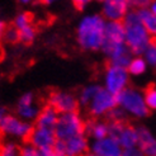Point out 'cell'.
Returning <instances> with one entry per match:
<instances>
[{"label":"cell","mask_w":156,"mask_h":156,"mask_svg":"<svg viewBox=\"0 0 156 156\" xmlns=\"http://www.w3.org/2000/svg\"><path fill=\"white\" fill-rule=\"evenodd\" d=\"M79 105L87 109L91 118L103 119L117 107L115 95L107 91L99 84H88L77 93Z\"/></svg>","instance_id":"6da1fadb"},{"label":"cell","mask_w":156,"mask_h":156,"mask_svg":"<svg viewBox=\"0 0 156 156\" xmlns=\"http://www.w3.org/2000/svg\"><path fill=\"white\" fill-rule=\"evenodd\" d=\"M109 64L127 67L133 55L127 48L124 42V30L122 22H107L104 29V40L102 48Z\"/></svg>","instance_id":"7a4b0ae2"},{"label":"cell","mask_w":156,"mask_h":156,"mask_svg":"<svg viewBox=\"0 0 156 156\" xmlns=\"http://www.w3.org/2000/svg\"><path fill=\"white\" fill-rule=\"evenodd\" d=\"M105 19L99 13L85 14L76 26V43L87 52H97L102 48L104 40Z\"/></svg>","instance_id":"3957f363"},{"label":"cell","mask_w":156,"mask_h":156,"mask_svg":"<svg viewBox=\"0 0 156 156\" xmlns=\"http://www.w3.org/2000/svg\"><path fill=\"white\" fill-rule=\"evenodd\" d=\"M124 42L133 56H142L146 48L152 43V37L144 27L136 10H129L122 20Z\"/></svg>","instance_id":"277c9868"},{"label":"cell","mask_w":156,"mask_h":156,"mask_svg":"<svg viewBox=\"0 0 156 156\" xmlns=\"http://www.w3.org/2000/svg\"><path fill=\"white\" fill-rule=\"evenodd\" d=\"M117 107L121 108L127 117L135 119H144L149 115L150 111L146 105L144 91L137 88L128 87L118 95H115Z\"/></svg>","instance_id":"5b68a950"},{"label":"cell","mask_w":156,"mask_h":156,"mask_svg":"<svg viewBox=\"0 0 156 156\" xmlns=\"http://www.w3.org/2000/svg\"><path fill=\"white\" fill-rule=\"evenodd\" d=\"M85 124H87V121L79 112L60 114L56 127H55L56 141L64 142L76 136L85 135Z\"/></svg>","instance_id":"8992f818"},{"label":"cell","mask_w":156,"mask_h":156,"mask_svg":"<svg viewBox=\"0 0 156 156\" xmlns=\"http://www.w3.org/2000/svg\"><path fill=\"white\" fill-rule=\"evenodd\" d=\"M129 74L126 67L108 64L103 71L102 87L113 95H118L121 91L129 87Z\"/></svg>","instance_id":"52a82bcc"},{"label":"cell","mask_w":156,"mask_h":156,"mask_svg":"<svg viewBox=\"0 0 156 156\" xmlns=\"http://www.w3.org/2000/svg\"><path fill=\"white\" fill-rule=\"evenodd\" d=\"M33 129V124L30 122L23 121L17 114L8 113L2 123H0V133L4 137L14 140H28L30 132Z\"/></svg>","instance_id":"ba28073f"},{"label":"cell","mask_w":156,"mask_h":156,"mask_svg":"<svg viewBox=\"0 0 156 156\" xmlns=\"http://www.w3.org/2000/svg\"><path fill=\"white\" fill-rule=\"evenodd\" d=\"M47 105L52 107L58 114L77 112L79 100L77 97L67 90H53L47 97Z\"/></svg>","instance_id":"9c48e42d"},{"label":"cell","mask_w":156,"mask_h":156,"mask_svg":"<svg viewBox=\"0 0 156 156\" xmlns=\"http://www.w3.org/2000/svg\"><path fill=\"white\" fill-rule=\"evenodd\" d=\"M109 136H112L119 144L122 150L135 147L137 144V131L132 124L123 123H111L109 122Z\"/></svg>","instance_id":"30bf717a"},{"label":"cell","mask_w":156,"mask_h":156,"mask_svg":"<svg viewBox=\"0 0 156 156\" xmlns=\"http://www.w3.org/2000/svg\"><path fill=\"white\" fill-rule=\"evenodd\" d=\"M89 146L90 140L85 133L70 138L64 142L56 141L53 150L62 156H85L89 152Z\"/></svg>","instance_id":"8fae6325"},{"label":"cell","mask_w":156,"mask_h":156,"mask_svg":"<svg viewBox=\"0 0 156 156\" xmlns=\"http://www.w3.org/2000/svg\"><path fill=\"white\" fill-rule=\"evenodd\" d=\"M13 27L18 30L19 42L23 44L33 43L37 37V29L33 24L32 15L27 12H22L15 15L13 20Z\"/></svg>","instance_id":"7c38bea8"},{"label":"cell","mask_w":156,"mask_h":156,"mask_svg":"<svg viewBox=\"0 0 156 156\" xmlns=\"http://www.w3.org/2000/svg\"><path fill=\"white\" fill-rule=\"evenodd\" d=\"M40 109L41 107L36 102V95L33 93L27 91L19 97L17 104H15V114L23 121L32 123L36 121Z\"/></svg>","instance_id":"4fadbf2b"},{"label":"cell","mask_w":156,"mask_h":156,"mask_svg":"<svg viewBox=\"0 0 156 156\" xmlns=\"http://www.w3.org/2000/svg\"><path fill=\"white\" fill-rule=\"evenodd\" d=\"M131 10L124 0H102L100 2V15L105 22H122Z\"/></svg>","instance_id":"5bb4252c"},{"label":"cell","mask_w":156,"mask_h":156,"mask_svg":"<svg viewBox=\"0 0 156 156\" xmlns=\"http://www.w3.org/2000/svg\"><path fill=\"white\" fill-rule=\"evenodd\" d=\"M28 144H30L37 150L53 149L55 144H56L55 131L33 126V129L28 137Z\"/></svg>","instance_id":"9a60e30c"},{"label":"cell","mask_w":156,"mask_h":156,"mask_svg":"<svg viewBox=\"0 0 156 156\" xmlns=\"http://www.w3.org/2000/svg\"><path fill=\"white\" fill-rule=\"evenodd\" d=\"M122 147L112 136L91 141L89 146V152L100 156H121Z\"/></svg>","instance_id":"2e32d148"},{"label":"cell","mask_w":156,"mask_h":156,"mask_svg":"<svg viewBox=\"0 0 156 156\" xmlns=\"http://www.w3.org/2000/svg\"><path fill=\"white\" fill-rule=\"evenodd\" d=\"M136 147L145 156H156V135L145 126H137Z\"/></svg>","instance_id":"e0dca14e"},{"label":"cell","mask_w":156,"mask_h":156,"mask_svg":"<svg viewBox=\"0 0 156 156\" xmlns=\"http://www.w3.org/2000/svg\"><path fill=\"white\" fill-rule=\"evenodd\" d=\"M85 133L91 141L109 136V122L107 119L91 118L85 124Z\"/></svg>","instance_id":"ac0fdd59"},{"label":"cell","mask_w":156,"mask_h":156,"mask_svg":"<svg viewBox=\"0 0 156 156\" xmlns=\"http://www.w3.org/2000/svg\"><path fill=\"white\" fill-rule=\"evenodd\" d=\"M58 113L55 111V109L50 105H43L40 109V113H38L37 118L34 121V126L40 127V128H46V129H52L55 131V127H56V123L58 119Z\"/></svg>","instance_id":"d6986e66"},{"label":"cell","mask_w":156,"mask_h":156,"mask_svg":"<svg viewBox=\"0 0 156 156\" xmlns=\"http://www.w3.org/2000/svg\"><path fill=\"white\" fill-rule=\"evenodd\" d=\"M140 19H141L144 27L146 28V30L149 32V34L152 38H156V15L152 14L147 8L145 9H140L136 10Z\"/></svg>","instance_id":"ffe728a7"},{"label":"cell","mask_w":156,"mask_h":156,"mask_svg":"<svg viewBox=\"0 0 156 156\" xmlns=\"http://www.w3.org/2000/svg\"><path fill=\"white\" fill-rule=\"evenodd\" d=\"M126 69H127L129 76H142L147 71L149 65H147L144 56H133L131 58L129 64L127 65Z\"/></svg>","instance_id":"44dd1931"},{"label":"cell","mask_w":156,"mask_h":156,"mask_svg":"<svg viewBox=\"0 0 156 156\" xmlns=\"http://www.w3.org/2000/svg\"><path fill=\"white\" fill-rule=\"evenodd\" d=\"M20 146L13 140H5L0 142V156H19Z\"/></svg>","instance_id":"7402d4cb"},{"label":"cell","mask_w":156,"mask_h":156,"mask_svg":"<svg viewBox=\"0 0 156 156\" xmlns=\"http://www.w3.org/2000/svg\"><path fill=\"white\" fill-rule=\"evenodd\" d=\"M145 102L149 111H156V85H150L144 91Z\"/></svg>","instance_id":"603a6c76"},{"label":"cell","mask_w":156,"mask_h":156,"mask_svg":"<svg viewBox=\"0 0 156 156\" xmlns=\"http://www.w3.org/2000/svg\"><path fill=\"white\" fill-rule=\"evenodd\" d=\"M108 122L111 123H123V122H127V118L128 117L126 115V113H124L121 108L115 107L114 109H112L111 112L108 113V115L105 117Z\"/></svg>","instance_id":"cb8c5ba5"},{"label":"cell","mask_w":156,"mask_h":156,"mask_svg":"<svg viewBox=\"0 0 156 156\" xmlns=\"http://www.w3.org/2000/svg\"><path fill=\"white\" fill-rule=\"evenodd\" d=\"M144 58L146 60L147 65H149V67H154L156 69V43L152 42L149 47L146 48V51L144 52Z\"/></svg>","instance_id":"d4e9b609"},{"label":"cell","mask_w":156,"mask_h":156,"mask_svg":"<svg viewBox=\"0 0 156 156\" xmlns=\"http://www.w3.org/2000/svg\"><path fill=\"white\" fill-rule=\"evenodd\" d=\"M4 41H6L8 43H10V44H14V43L19 42L18 30L15 29L13 26L6 28V30H5V34H4Z\"/></svg>","instance_id":"484cf974"},{"label":"cell","mask_w":156,"mask_h":156,"mask_svg":"<svg viewBox=\"0 0 156 156\" xmlns=\"http://www.w3.org/2000/svg\"><path fill=\"white\" fill-rule=\"evenodd\" d=\"M151 3V0H128V4L131 10H140V9H145V8H149Z\"/></svg>","instance_id":"4316f807"},{"label":"cell","mask_w":156,"mask_h":156,"mask_svg":"<svg viewBox=\"0 0 156 156\" xmlns=\"http://www.w3.org/2000/svg\"><path fill=\"white\" fill-rule=\"evenodd\" d=\"M19 156H37V149H34L32 145L27 142L20 146Z\"/></svg>","instance_id":"83f0119b"},{"label":"cell","mask_w":156,"mask_h":156,"mask_svg":"<svg viewBox=\"0 0 156 156\" xmlns=\"http://www.w3.org/2000/svg\"><path fill=\"white\" fill-rule=\"evenodd\" d=\"M94 2V0H71V3L74 4V6L76 8V9L79 10H84L87 9V8Z\"/></svg>","instance_id":"f1b7e54d"},{"label":"cell","mask_w":156,"mask_h":156,"mask_svg":"<svg viewBox=\"0 0 156 156\" xmlns=\"http://www.w3.org/2000/svg\"><path fill=\"white\" fill-rule=\"evenodd\" d=\"M121 156H145L141 151H140L137 147H131V149H126V150H123Z\"/></svg>","instance_id":"f546056e"},{"label":"cell","mask_w":156,"mask_h":156,"mask_svg":"<svg viewBox=\"0 0 156 156\" xmlns=\"http://www.w3.org/2000/svg\"><path fill=\"white\" fill-rule=\"evenodd\" d=\"M37 156H62L57 154L53 149H47V150H37Z\"/></svg>","instance_id":"4dcf8cb0"},{"label":"cell","mask_w":156,"mask_h":156,"mask_svg":"<svg viewBox=\"0 0 156 156\" xmlns=\"http://www.w3.org/2000/svg\"><path fill=\"white\" fill-rule=\"evenodd\" d=\"M6 23L3 20V19H0V41H3L4 40V34H5V30H6Z\"/></svg>","instance_id":"1f68e13d"},{"label":"cell","mask_w":156,"mask_h":156,"mask_svg":"<svg viewBox=\"0 0 156 156\" xmlns=\"http://www.w3.org/2000/svg\"><path fill=\"white\" fill-rule=\"evenodd\" d=\"M152 14H155L156 15V0H151V3H150V5H149V8H147Z\"/></svg>","instance_id":"d6a6232c"},{"label":"cell","mask_w":156,"mask_h":156,"mask_svg":"<svg viewBox=\"0 0 156 156\" xmlns=\"http://www.w3.org/2000/svg\"><path fill=\"white\" fill-rule=\"evenodd\" d=\"M8 114V112H6V109L4 108V107H2L0 105V123H2V121H3V118Z\"/></svg>","instance_id":"836d02e7"},{"label":"cell","mask_w":156,"mask_h":156,"mask_svg":"<svg viewBox=\"0 0 156 156\" xmlns=\"http://www.w3.org/2000/svg\"><path fill=\"white\" fill-rule=\"evenodd\" d=\"M40 2H41L43 5H52V4H55V3L60 2V0H40Z\"/></svg>","instance_id":"e575fe53"},{"label":"cell","mask_w":156,"mask_h":156,"mask_svg":"<svg viewBox=\"0 0 156 156\" xmlns=\"http://www.w3.org/2000/svg\"><path fill=\"white\" fill-rule=\"evenodd\" d=\"M18 2L22 4V5H29V4H32L34 3L36 0H18Z\"/></svg>","instance_id":"d590c367"},{"label":"cell","mask_w":156,"mask_h":156,"mask_svg":"<svg viewBox=\"0 0 156 156\" xmlns=\"http://www.w3.org/2000/svg\"><path fill=\"white\" fill-rule=\"evenodd\" d=\"M85 156H100V155H95V154H91V152H88Z\"/></svg>","instance_id":"8d00e7d4"},{"label":"cell","mask_w":156,"mask_h":156,"mask_svg":"<svg viewBox=\"0 0 156 156\" xmlns=\"http://www.w3.org/2000/svg\"><path fill=\"white\" fill-rule=\"evenodd\" d=\"M99 2H102V0H99Z\"/></svg>","instance_id":"74e56055"},{"label":"cell","mask_w":156,"mask_h":156,"mask_svg":"<svg viewBox=\"0 0 156 156\" xmlns=\"http://www.w3.org/2000/svg\"><path fill=\"white\" fill-rule=\"evenodd\" d=\"M155 43H156V42H155Z\"/></svg>","instance_id":"f35d334b"}]
</instances>
